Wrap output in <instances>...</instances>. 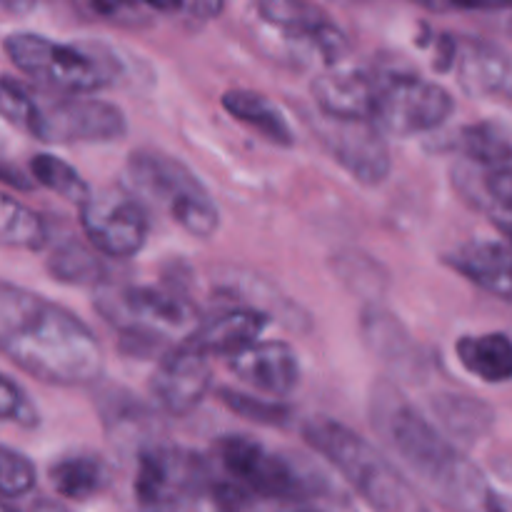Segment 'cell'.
Segmentation results:
<instances>
[{
	"instance_id": "6da1fadb",
	"label": "cell",
	"mask_w": 512,
	"mask_h": 512,
	"mask_svg": "<svg viewBox=\"0 0 512 512\" xmlns=\"http://www.w3.org/2000/svg\"><path fill=\"white\" fill-rule=\"evenodd\" d=\"M370 425L405 473L453 512H493L503 503L483 470L440 433L403 390L388 378L375 380L368 398Z\"/></svg>"
},
{
	"instance_id": "7a4b0ae2",
	"label": "cell",
	"mask_w": 512,
	"mask_h": 512,
	"mask_svg": "<svg viewBox=\"0 0 512 512\" xmlns=\"http://www.w3.org/2000/svg\"><path fill=\"white\" fill-rule=\"evenodd\" d=\"M0 355L58 388L93 385L105 368L98 335L78 315L10 283H0Z\"/></svg>"
},
{
	"instance_id": "3957f363",
	"label": "cell",
	"mask_w": 512,
	"mask_h": 512,
	"mask_svg": "<svg viewBox=\"0 0 512 512\" xmlns=\"http://www.w3.org/2000/svg\"><path fill=\"white\" fill-rule=\"evenodd\" d=\"M135 498L145 512H238L245 505L208 458L175 445L140 453Z\"/></svg>"
},
{
	"instance_id": "277c9868",
	"label": "cell",
	"mask_w": 512,
	"mask_h": 512,
	"mask_svg": "<svg viewBox=\"0 0 512 512\" xmlns=\"http://www.w3.org/2000/svg\"><path fill=\"white\" fill-rule=\"evenodd\" d=\"M303 438L375 512H430L398 465L338 420H308Z\"/></svg>"
},
{
	"instance_id": "5b68a950",
	"label": "cell",
	"mask_w": 512,
	"mask_h": 512,
	"mask_svg": "<svg viewBox=\"0 0 512 512\" xmlns=\"http://www.w3.org/2000/svg\"><path fill=\"white\" fill-rule=\"evenodd\" d=\"M95 310L120 333L123 350L153 358L173 335L190 333L195 308L175 290L145 285H98Z\"/></svg>"
},
{
	"instance_id": "8992f818",
	"label": "cell",
	"mask_w": 512,
	"mask_h": 512,
	"mask_svg": "<svg viewBox=\"0 0 512 512\" xmlns=\"http://www.w3.org/2000/svg\"><path fill=\"white\" fill-rule=\"evenodd\" d=\"M3 50L20 73L55 93H98L120 73L113 53L98 45H73L40 33H10Z\"/></svg>"
},
{
	"instance_id": "52a82bcc",
	"label": "cell",
	"mask_w": 512,
	"mask_h": 512,
	"mask_svg": "<svg viewBox=\"0 0 512 512\" xmlns=\"http://www.w3.org/2000/svg\"><path fill=\"white\" fill-rule=\"evenodd\" d=\"M210 465L225 485L248 503L250 498L303 503L323 493V483L310 478L285 455L273 453L263 443L245 435H225L215 440Z\"/></svg>"
},
{
	"instance_id": "ba28073f",
	"label": "cell",
	"mask_w": 512,
	"mask_h": 512,
	"mask_svg": "<svg viewBox=\"0 0 512 512\" xmlns=\"http://www.w3.org/2000/svg\"><path fill=\"white\" fill-rule=\"evenodd\" d=\"M125 170L130 185L163 208L185 233L203 240L218 233V205L188 165L158 150H135Z\"/></svg>"
},
{
	"instance_id": "9c48e42d",
	"label": "cell",
	"mask_w": 512,
	"mask_h": 512,
	"mask_svg": "<svg viewBox=\"0 0 512 512\" xmlns=\"http://www.w3.org/2000/svg\"><path fill=\"white\" fill-rule=\"evenodd\" d=\"M455 100L448 88L410 73L378 75L370 123L383 135L410 138L448 123Z\"/></svg>"
},
{
	"instance_id": "30bf717a",
	"label": "cell",
	"mask_w": 512,
	"mask_h": 512,
	"mask_svg": "<svg viewBox=\"0 0 512 512\" xmlns=\"http://www.w3.org/2000/svg\"><path fill=\"white\" fill-rule=\"evenodd\" d=\"M35 93V90H33ZM33 138L40 143H113L128 133L118 105L85 93H35Z\"/></svg>"
},
{
	"instance_id": "8fae6325",
	"label": "cell",
	"mask_w": 512,
	"mask_h": 512,
	"mask_svg": "<svg viewBox=\"0 0 512 512\" xmlns=\"http://www.w3.org/2000/svg\"><path fill=\"white\" fill-rule=\"evenodd\" d=\"M80 228L90 248L108 258H133L150 235L148 208L123 190H90L80 203Z\"/></svg>"
},
{
	"instance_id": "7c38bea8",
	"label": "cell",
	"mask_w": 512,
	"mask_h": 512,
	"mask_svg": "<svg viewBox=\"0 0 512 512\" xmlns=\"http://www.w3.org/2000/svg\"><path fill=\"white\" fill-rule=\"evenodd\" d=\"M318 133L320 143L330 153V158L348 170L358 183L380 185L388 180L393 170V158L385 135L370 120L363 118H330L318 113L310 120Z\"/></svg>"
},
{
	"instance_id": "4fadbf2b",
	"label": "cell",
	"mask_w": 512,
	"mask_h": 512,
	"mask_svg": "<svg viewBox=\"0 0 512 512\" xmlns=\"http://www.w3.org/2000/svg\"><path fill=\"white\" fill-rule=\"evenodd\" d=\"M210 385H213V373L208 358L188 343H180L168 353L158 355V365L148 380L150 398L163 413L175 418L193 413L205 400Z\"/></svg>"
},
{
	"instance_id": "5bb4252c",
	"label": "cell",
	"mask_w": 512,
	"mask_h": 512,
	"mask_svg": "<svg viewBox=\"0 0 512 512\" xmlns=\"http://www.w3.org/2000/svg\"><path fill=\"white\" fill-rule=\"evenodd\" d=\"M258 15L285 38L313 50L328 65L343 60L348 38L313 0H258Z\"/></svg>"
},
{
	"instance_id": "9a60e30c",
	"label": "cell",
	"mask_w": 512,
	"mask_h": 512,
	"mask_svg": "<svg viewBox=\"0 0 512 512\" xmlns=\"http://www.w3.org/2000/svg\"><path fill=\"white\" fill-rule=\"evenodd\" d=\"M228 368L240 383L268 398H288L300 383V363L285 340H255L228 355Z\"/></svg>"
},
{
	"instance_id": "2e32d148",
	"label": "cell",
	"mask_w": 512,
	"mask_h": 512,
	"mask_svg": "<svg viewBox=\"0 0 512 512\" xmlns=\"http://www.w3.org/2000/svg\"><path fill=\"white\" fill-rule=\"evenodd\" d=\"M450 183L460 198L493 220L503 235L512 230V165H483L460 158L450 168Z\"/></svg>"
},
{
	"instance_id": "e0dca14e",
	"label": "cell",
	"mask_w": 512,
	"mask_h": 512,
	"mask_svg": "<svg viewBox=\"0 0 512 512\" xmlns=\"http://www.w3.org/2000/svg\"><path fill=\"white\" fill-rule=\"evenodd\" d=\"M378 75L363 68L338 65L323 70L310 85L318 113L330 118H370Z\"/></svg>"
},
{
	"instance_id": "ac0fdd59",
	"label": "cell",
	"mask_w": 512,
	"mask_h": 512,
	"mask_svg": "<svg viewBox=\"0 0 512 512\" xmlns=\"http://www.w3.org/2000/svg\"><path fill=\"white\" fill-rule=\"evenodd\" d=\"M453 65L460 88L473 98L510 93V60L495 43L478 38L455 40Z\"/></svg>"
},
{
	"instance_id": "d6986e66",
	"label": "cell",
	"mask_w": 512,
	"mask_h": 512,
	"mask_svg": "<svg viewBox=\"0 0 512 512\" xmlns=\"http://www.w3.org/2000/svg\"><path fill=\"white\" fill-rule=\"evenodd\" d=\"M270 328V315L258 308H233L205 323L195 325L183 343L203 353L205 358L210 355H233L245 345L260 340V335Z\"/></svg>"
},
{
	"instance_id": "ffe728a7",
	"label": "cell",
	"mask_w": 512,
	"mask_h": 512,
	"mask_svg": "<svg viewBox=\"0 0 512 512\" xmlns=\"http://www.w3.org/2000/svg\"><path fill=\"white\" fill-rule=\"evenodd\" d=\"M510 248L505 240H470L445 255V263L500 300L512 298Z\"/></svg>"
},
{
	"instance_id": "44dd1931",
	"label": "cell",
	"mask_w": 512,
	"mask_h": 512,
	"mask_svg": "<svg viewBox=\"0 0 512 512\" xmlns=\"http://www.w3.org/2000/svg\"><path fill=\"white\" fill-rule=\"evenodd\" d=\"M430 410L450 440L473 445L488 438L495 428V410L485 400L465 393H438L430 398Z\"/></svg>"
},
{
	"instance_id": "7402d4cb",
	"label": "cell",
	"mask_w": 512,
	"mask_h": 512,
	"mask_svg": "<svg viewBox=\"0 0 512 512\" xmlns=\"http://www.w3.org/2000/svg\"><path fill=\"white\" fill-rule=\"evenodd\" d=\"M363 338L373 355H378L390 370L415 373L420 355H415V343L408 330L400 325L395 315L383 308H368L363 315Z\"/></svg>"
},
{
	"instance_id": "603a6c76",
	"label": "cell",
	"mask_w": 512,
	"mask_h": 512,
	"mask_svg": "<svg viewBox=\"0 0 512 512\" xmlns=\"http://www.w3.org/2000/svg\"><path fill=\"white\" fill-rule=\"evenodd\" d=\"M460 365L478 380L490 385L512 378V343L505 333L465 335L455 343Z\"/></svg>"
},
{
	"instance_id": "cb8c5ba5",
	"label": "cell",
	"mask_w": 512,
	"mask_h": 512,
	"mask_svg": "<svg viewBox=\"0 0 512 512\" xmlns=\"http://www.w3.org/2000/svg\"><path fill=\"white\" fill-rule=\"evenodd\" d=\"M223 108L233 115L240 123L250 125L258 130L265 140L280 148H290L295 143L293 128H290L288 118L283 110L275 103H270L265 95L255 93V90H228L223 95Z\"/></svg>"
},
{
	"instance_id": "d4e9b609",
	"label": "cell",
	"mask_w": 512,
	"mask_h": 512,
	"mask_svg": "<svg viewBox=\"0 0 512 512\" xmlns=\"http://www.w3.org/2000/svg\"><path fill=\"white\" fill-rule=\"evenodd\" d=\"M55 493L68 500H88L108 488L110 470L98 455L75 453L65 455L48 470Z\"/></svg>"
},
{
	"instance_id": "484cf974",
	"label": "cell",
	"mask_w": 512,
	"mask_h": 512,
	"mask_svg": "<svg viewBox=\"0 0 512 512\" xmlns=\"http://www.w3.org/2000/svg\"><path fill=\"white\" fill-rule=\"evenodd\" d=\"M48 273L65 285H105L108 270L98 250L88 248L80 240H63L48 255Z\"/></svg>"
},
{
	"instance_id": "4316f807",
	"label": "cell",
	"mask_w": 512,
	"mask_h": 512,
	"mask_svg": "<svg viewBox=\"0 0 512 512\" xmlns=\"http://www.w3.org/2000/svg\"><path fill=\"white\" fill-rule=\"evenodd\" d=\"M455 150L460 158L483 165H512V145L508 125L500 120L465 125L455 133Z\"/></svg>"
},
{
	"instance_id": "83f0119b",
	"label": "cell",
	"mask_w": 512,
	"mask_h": 512,
	"mask_svg": "<svg viewBox=\"0 0 512 512\" xmlns=\"http://www.w3.org/2000/svg\"><path fill=\"white\" fill-rule=\"evenodd\" d=\"M45 243V220L13 195L0 193V248L40 250Z\"/></svg>"
},
{
	"instance_id": "f1b7e54d",
	"label": "cell",
	"mask_w": 512,
	"mask_h": 512,
	"mask_svg": "<svg viewBox=\"0 0 512 512\" xmlns=\"http://www.w3.org/2000/svg\"><path fill=\"white\" fill-rule=\"evenodd\" d=\"M30 178L43 188L53 190L58 198L70 200V203L80 205L90 193V185L85 183L83 175L68 163V160L58 158L50 153H38L30 158Z\"/></svg>"
},
{
	"instance_id": "f546056e",
	"label": "cell",
	"mask_w": 512,
	"mask_h": 512,
	"mask_svg": "<svg viewBox=\"0 0 512 512\" xmlns=\"http://www.w3.org/2000/svg\"><path fill=\"white\" fill-rule=\"evenodd\" d=\"M218 398L220 403L228 410H233L235 415H240V418L245 420H253V423L258 425H275V428H280V425L288 423L290 415H293V410H290L288 405L275 403L268 395H245L238 393V390L223 388L218 393Z\"/></svg>"
},
{
	"instance_id": "4dcf8cb0",
	"label": "cell",
	"mask_w": 512,
	"mask_h": 512,
	"mask_svg": "<svg viewBox=\"0 0 512 512\" xmlns=\"http://www.w3.org/2000/svg\"><path fill=\"white\" fill-rule=\"evenodd\" d=\"M35 115H38V108H35L33 90L15 80L0 78V120L33 135Z\"/></svg>"
},
{
	"instance_id": "1f68e13d",
	"label": "cell",
	"mask_w": 512,
	"mask_h": 512,
	"mask_svg": "<svg viewBox=\"0 0 512 512\" xmlns=\"http://www.w3.org/2000/svg\"><path fill=\"white\" fill-rule=\"evenodd\" d=\"M35 488V465L23 453L0 445V498H23Z\"/></svg>"
},
{
	"instance_id": "d6a6232c",
	"label": "cell",
	"mask_w": 512,
	"mask_h": 512,
	"mask_svg": "<svg viewBox=\"0 0 512 512\" xmlns=\"http://www.w3.org/2000/svg\"><path fill=\"white\" fill-rule=\"evenodd\" d=\"M0 425H20V428L38 425V410L30 403L28 393L3 373H0Z\"/></svg>"
},
{
	"instance_id": "836d02e7",
	"label": "cell",
	"mask_w": 512,
	"mask_h": 512,
	"mask_svg": "<svg viewBox=\"0 0 512 512\" xmlns=\"http://www.w3.org/2000/svg\"><path fill=\"white\" fill-rule=\"evenodd\" d=\"M90 10L105 20L133 25L140 20V0H90Z\"/></svg>"
},
{
	"instance_id": "e575fe53",
	"label": "cell",
	"mask_w": 512,
	"mask_h": 512,
	"mask_svg": "<svg viewBox=\"0 0 512 512\" xmlns=\"http://www.w3.org/2000/svg\"><path fill=\"white\" fill-rule=\"evenodd\" d=\"M225 0H183V10L195 20H213L223 13Z\"/></svg>"
},
{
	"instance_id": "d590c367",
	"label": "cell",
	"mask_w": 512,
	"mask_h": 512,
	"mask_svg": "<svg viewBox=\"0 0 512 512\" xmlns=\"http://www.w3.org/2000/svg\"><path fill=\"white\" fill-rule=\"evenodd\" d=\"M445 5L458 10H505L510 0H445Z\"/></svg>"
},
{
	"instance_id": "8d00e7d4",
	"label": "cell",
	"mask_w": 512,
	"mask_h": 512,
	"mask_svg": "<svg viewBox=\"0 0 512 512\" xmlns=\"http://www.w3.org/2000/svg\"><path fill=\"white\" fill-rule=\"evenodd\" d=\"M0 180H3V183H8V185H13V188H18V190L33 188V183H30V180L25 178L20 170H15L13 165L3 163V160H0Z\"/></svg>"
},
{
	"instance_id": "74e56055",
	"label": "cell",
	"mask_w": 512,
	"mask_h": 512,
	"mask_svg": "<svg viewBox=\"0 0 512 512\" xmlns=\"http://www.w3.org/2000/svg\"><path fill=\"white\" fill-rule=\"evenodd\" d=\"M38 0H0V10L8 15H28Z\"/></svg>"
},
{
	"instance_id": "f35d334b",
	"label": "cell",
	"mask_w": 512,
	"mask_h": 512,
	"mask_svg": "<svg viewBox=\"0 0 512 512\" xmlns=\"http://www.w3.org/2000/svg\"><path fill=\"white\" fill-rule=\"evenodd\" d=\"M140 3L158 10V13H178V10H183V0H140Z\"/></svg>"
},
{
	"instance_id": "ab89813d",
	"label": "cell",
	"mask_w": 512,
	"mask_h": 512,
	"mask_svg": "<svg viewBox=\"0 0 512 512\" xmlns=\"http://www.w3.org/2000/svg\"><path fill=\"white\" fill-rule=\"evenodd\" d=\"M413 3L423 5V8H430V10H445L448 5H445V0H413Z\"/></svg>"
},
{
	"instance_id": "60d3db41",
	"label": "cell",
	"mask_w": 512,
	"mask_h": 512,
	"mask_svg": "<svg viewBox=\"0 0 512 512\" xmlns=\"http://www.w3.org/2000/svg\"><path fill=\"white\" fill-rule=\"evenodd\" d=\"M0 512H18L15 508H10L8 503H3V500H0Z\"/></svg>"
},
{
	"instance_id": "b9f144b4",
	"label": "cell",
	"mask_w": 512,
	"mask_h": 512,
	"mask_svg": "<svg viewBox=\"0 0 512 512\" xmlns=\"http://www.w3.org/2000/svg\"><path fill=\"white\" fill-rule=\"evenodd\" d=\"M493 512H508V505H505V500H503V503H500L498 508H495Z\"/></svg>"
},
{
	"instance_id": "7bdbcfd3",
	"label": "cell",
	"mask_w": 512,
	"mask_h": 512,
	"mask_svg": "<svg viewBox=\"0 0 512 512\" xmlns=\"http://www.w3.org/2000/svg\"><path fill=\"white\" fill-rule=\"evenodd\" d=\"M338 3H368V0H338Z\"/></svg>"
},
{
	"instance_id": "ee69618b",
	"label": "cell",
	"mask_w": 512,
	"mask_h": 512,
	"mask_svg": "<svg viewBox=\"0 0 512 512\" xmlns=\"http://www.w3.org/2000/svg\"><path fill=\"white\" fill-rule=\"evenodd\" d=\"M290 512H320V510H290Z\"/></svg>"
}]
</instances>
